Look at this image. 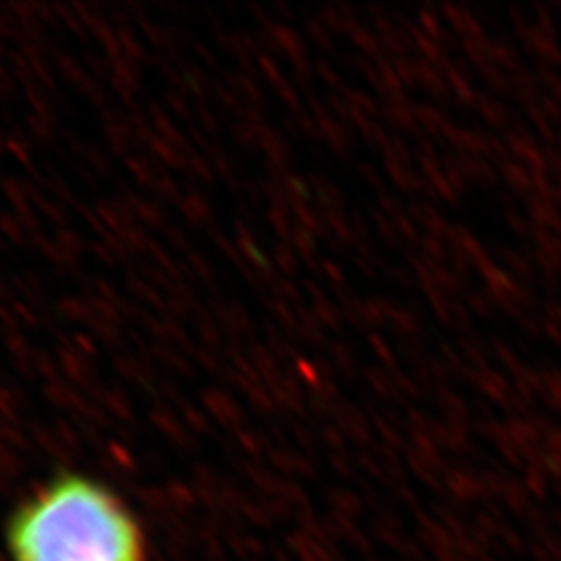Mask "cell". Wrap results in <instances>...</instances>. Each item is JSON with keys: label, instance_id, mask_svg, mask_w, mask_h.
<instances>
[{"label": "cell", "instance_id": "1", "mask_svg": "<svg viewBox=\"0 0 561 561\" xmlns=\"http://www.w3.org/2000/svg\"><path fill=\"white\" fill-rule=\"evenodd\" d=\"M11 561H148L140 522L117 493L83 474H59L7 522Z\"/></svg>", "mask_w": 561, "mask_h": 561}]
</instances>
